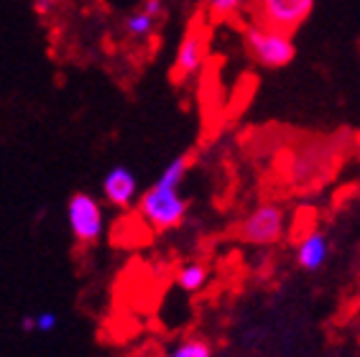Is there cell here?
I'll use <instances>...</instances> for the list:
<instances>
[{
    "label": "cell",
    "mask_w": 360,
    "mask_h": 357,
    "mask_svg": "<svg viewBox=\"0 0 360 357\" xmlns=\"http://www.w3.org/2000/svg\"><path fill=\"white\" fill-rule=\"evenodd\" d=\"M103 197L115 209H128L139 200V176L128 166H112L103 178Z\"/></svg>",
    "instance_id": "obj_6"
},
{
    "label": "cell",
    "mask_w": 360,
    "mask_h": 357,
    "mask_svg": "<svg viewBox=\"0 0 360 357\" xmlns=\"http://www.w3.org/2000/svg\"><path fill=\"white\" fill-rule=\"evenodd\" d=\"M189 166H192V156L181 153V156L172 158L159 178L153 181L151 189H146L139 200V214L148 227H153L156 233H167L179 227L187 217L189 202L181 194V181L187 176Z\"/></svg>",
    "instance_id": "obj_1"
},
{
    "label": "cell",
    "mask_w": 360,
    "mask_h": 357,
    "mask_svg": "<svg viewBox=\"0 0 360 357\" xmlns=\"http://www.w3.org/2000/svg\"><path fill=\"white\" fill-rule=\"evenodd\" d=\"M286 227V212L278 205H258L238 227L243 242L248 245H274L281 240Z\"/></svg>",
    "instance_id": "obj_4"
},
{
    "label": "cell",
    "mask_w": 360,
    "mask_h": 357,
    "mask_svg": "<svg viewBox=\"0 0 360 357\" xmlns=\"http://www.w3.org/2000/svg\"><path fill=\"white\" fill-rule=\"evenodd\" d=\"M243 41L248 48L250 59L261 64L264 69H281L289 67L297 56V44L291 39V34L278 31V28L264 26V23H248L243 31Z\"/></svg>",
    "instance_id": "obj_2"
},
{
    "label": "cell",
    "mask_w": 360,
    "mask_h": 357,
    "mask_svg": "<svg viewBox=\"0 0 360 357\" xmlns=\"http://www.w3.org/2000/svg\"><path fill=\"white\" fill-rule=\"evenodd\" d=\"M21 330L23 332H34V316H23V319H21Z\"/></svg>",
    "instance_id": "obj_15"
},
{
    "label": "cell",
    "mask_w": 360,
    "mask_h": 357,
    "mask_svg": "<svg viewBox=\"0 0 360 357\" xmlns=\"http://www.w3.org/2000/svg\"><path fill=\"white\" fill-rule=\"evenodd\" d=\"M34 8H36V13L39 15H49V13H54L56 0H36Z\"/></svg>",
    "instance_id": "obj_14"
},
{
    "label": "cell",
    "mask_w": 360,
    "mask_h": 357,
    "mask_svg": "<svg viewBox=\"0 0 360 357\" xmlns=\"http://www.w3.org/2000/svg\"><path fill=\"white\" fill-rule=\"evenodd\" d=\"M67 222L70 233L79 245H95L105 233V212L97 197L87 192H75L67 200Z\"/></svg>",
    "instance_id": "obj_3"
},
{
    "label": "cell",
    "mask_w": 360,
    "mask_h": 357,
    "mask_svg": "<svg viewBox=\"0 0 360 357\" xmlns=\"http://www.w3.org/2000/svg\"><path fill=\"white\" fill-rule=\"evenodd\" d=\"M207 268L202 266V263H187V266L179 268V273H176V283H179L181 291H187V294H194V291H202L205 289V283H207Z\"/></svg>",
    "instance_id": "obj_10"
},
{
    "label": "cell",
    "mask_w": 360,
    "mask_h": 357,
    "mask_svg": "<svg viewBox=\"0 0 360 357\" xmlns=\"http://www.w3.org/2000/svg\"><path fill=\"white\" fill-rule=\"evenodd\" d=\"M248 0H207V13L212 21H228L245 8Z\"/></svg>",
    "instance_id": "obj_12"
},
{
    "label": "cell",
    "mask_w": 360,
    "mask_h": 357,
    "mask_svg": "<svg viewBox=\"0 0 360 357\" xmlns=\"http://www.w3.org/2000/svg\"><path fill=\"white\" fill-rule=\"evenodd\" d=\"M317 0H256V21L278 31H297L309 18Z\"/></svg>",
    "instance_id": "obj_5"
},
{
    "label": "cell",
    "mask_w": 360,
    "mask_h": 357,
    "mask_svg": "<svg viewBox=\"0 0 360 357\" xmlns=\"http://www.w3.org/2000/svg\"><path fill=\"white\" fill-rule=\"evenodd\" d=\"M164 357H212V347L200 337H192V339H184L176 347H172Z\"/></svg>",
    "instance_id": "obj_11"
},
{
    "label": "cell",
    "mask_w": 360,
    "mask_h": 357,
    "mask_svg": "<svg viewBox=\"0 0 360 357\" xmlns=\"http://www.w3.org/2000/svg\"><path fill=\"white\" fill-rule=\"evenodd\" d=\"M56 324H59V319H56L54 311H41V314H34V332H39V335H44V332H54Z\"/></svg>",
    "instance_id": "obj_13"
},
{
    "label": "cell",
    "mask_w": 360,
    "mask_h": 357,
    "mask_svg": "<svg viewBox=\"0 0 360 357\" xmlns=\"http://www.w3.org/2000/svg\"><path fill=\"white\" fill-rule=\"evenodd\" d=\"M167 15V8H164V0H143L136 11L125 15V36L133 39V41H146L156 34V28L161 26Z\"/></svg>",
    "instance_id": "obj_7"
},
{
    "label": "cell",
    "mask_w": 360,
    "mask_h": 357,
    "mask_svg": "<svg viewBox=\"0 0 360 357\" xmlns=\"http://www.w3.org/2000/svg\"><path fill=\"white\" fill-rule=\"evenodd\" d=\"M205 54H207V41L200 31H189L184 39H181L179 48H176V56H174V77L176 79H189L202 69L205 64Z\"/></svg>",
    "instance_id": "obj_8"
},
{
    "label": "cell",
    "mask_w": 360,
    "mask_h": 357,
    "mask_svg": "<svg viewBox=\"0 0 360 357\" xmlns=\"http://www.w3.org/2000/svg\"><path fill=\"white\" fill-rule=\"evenodd\" d=\"M327 255H330V242L322 233H309L299 240L297 247V263L304 271H319L325 266Z\"/></svg>",
    "instance_id": "obj_9"
}]
</instances>
